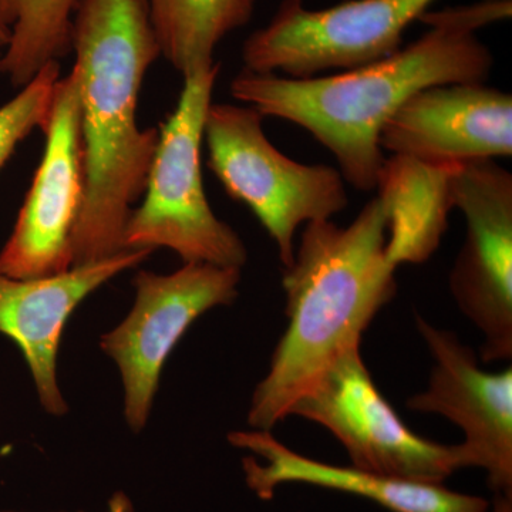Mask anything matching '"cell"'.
<instances>
[{
	"instance_id": "obj_1",
	"label": "cell",
	"mask_w": 512,
	"mask_h": 512,
	"mask_svg": "<svg viewBox=\"0 0 512 512\" xmlns=\"http://www.w3.org/2000/svg\"><path fill=\"white\" fill-rule=\"evenodd\" d=\"M511 15L512 0L429 10L420 18L429 30L379 62L309 79L242 69L229 90L262 116L305 128L335 156L345 183L370 192L386 160L379 144L384 124L426 87L484 83L494 57L477 30Z\"/></svg>"
},
{
	"instance_id": "obj_2",
	"label": "cell",
	"mask_w": 512,
	"mask_h": 512,
	"mask_svg": "<svg viewBox=\"0 0 512 512\" xmlns=\"http://www.w3.org/2000/svg\"><path fill=\"white\" fill-rule=\"evenodd\" d=\"M80 94L84 195L72 268L123 251L124 228L146 190L157 128L137 123L141 84L161 56L146 0H79L72 20Z\"/></svg>"
},
{
	"instance_id": "obj_3",
	"label": "cell",
	"mask_w": 512,
	"mask_h": 512,
	"mask_svg": "<svg viewBox=\"0 0 512 512\" xmlns=\"http://www.w3.org/2000/svg\"><path fill=\"white\" fill-rule=\"evenodd\" d=\"M387 227L379 195L346 227L332 220L305 225L282 276L288 326L252 394V429L271 431L291 416L339 357L360 348L377 313L393 301L397 266L387 255Z\"/></svg>"
},
{
	"instance_id": "obj_4",
	"label": "cell",
	"mask_w": 512,
	"mask_h": 512,
	"mask_svg": "<svg viewBox=\"0 0 512 512\" xmlns=\"http://www.w3.org/2000/svg\"><path fill=\"white\" fill-rule=\"evenodd\" d=\"M220 63L184 76L177 107L165 121L148 173L144 200L124 228V249L167 248L184 264L242 269L248 249L212 211L202 184L201 147Z\"/></svg>"
},
{
	"instance_id": "obj_5",
	"label": "cell",
	"mask_w": 512,
	"mask_h": 512,
	"mask_svg": "<svg viewBox=\"0 0 512 512\" xmlns=\"http://www.w3.org/2000/svg\"><path fill=\"white\" fill-rule=\"evenodd\" d=\"M265 117L254 107L211 103L204 123L208 167L229 197L254 212L288 268L299 227L332 220L349 205L338 168L302 164L266 137Z\"/></svg>"
},
{
	"instance_id": "obj_6",
	"label": "cell",
	"mask_w": 512,
	"mask_h": 512,
	"mask_svg": "<svg viewBox=\"0 0 512 512\" xmlns=\"http://www.w3.org/2000/svg\"><path fill=\"white\" fill-rule=\"evenodd\" d=\"M436 2L346 0L311 10L302 0H284L271 22L245 40L244 69L309 79L379 62L402 49L404 32Z\"/></svg>"
},
{
	"instance_id": "obj_7",
	"label": "cell",
	"mask_w": 512,
	"mask_h": 512,
	"mask_svg": "<svg viewBox=\"0 0 512 512\" xmlns=\"http://www.w3.org/2000/svg\"><path fill=\"white\" fill-rule=\"evenodd\" d=\"M291 416L330 431L352 466L416 483L443 484L468 468L461 444L434 443L410 430L379 392L360 348L339 357Z\"/></svg>"
},
{
	"instance_id": "obj_8",
	"label": "cell",
	"mask_w": 512,
	"mask_h": 512,
	"mask_svg": "<svg viewBox=\"0 0 512 512\" xmlns=\"http://www.w3.org/2000/svg\"><path fill=\"white\" fill-rule=\"evenodd\" d=\"M241 272L188 262L171 274L134 276L133 309L100 340L101 350L119 367L124 417L134 433L146 427L168 356L195 320L238 298Z\"/></svg>"
},
{
	"instance_id": "obj_9",
	"label": "cell",
	"mask_w": 512,
	"mask_h": 512,
	"mask_svg": "<svg viewBox=\"0 0 512 512\" xmlns=\"http://www.w3.org/2000/svg\"><path fill=\"white\" fill-rule=\"evenodd\" d=\"M451 205L466 218V239L451 268V295L480 332L485 363L512 357V174L495 160L456 164Z\"/></svg>"
},
{
	"instance_id": "obj_10",
	"label": "cell",
	"mask_w": 512,
	"mask_h": 512,
	"mask_svg": "<svg viewBox=\"0 0 512 512\" xmlns=\"http://www.w3.org/2000/svg\"><path fill=\"white\" fill-rule=\"evenodd\" d=\"M42 131L45 153L0 251V271L10 278H46L72 268V234L84 195L76 67L57 82Z\"/></svg>"
},
{
	"instance_id": "obj_11",
	"label": "cell",
	"mask_w": 512,
	"mask_h": 512,
	"mask_svg": "<svg viewBox=\"0 0 512 512\" xmlns=\"http://www.w3.org/2000/svg\"><path fill=\"white\" fill-rule=\"evenodd\" d=\"M433 367L423 392L407 400L412 412L437 414L464 433L468 468L485 471L495 494L512 497V369L487 372L453 330L414 318Z\"/></svg>"
},
{
	"instance_id": "obj_12",
	"label": "cell",
	"mask_w": 512,
	"mask_h": 512,
	"mask_svg": "<svg viewBox=\"0 0 512 512\" xmlns=\"http://www.w3.org/2000/svg\"><path fill=\"white\" fill-rule=\"evenodd\" d=\"M393 156L450 167L512 156V96L484 83L440 84L410 97L380 131Z\"/></svg>"
},
{
	"instance_id": "obj_13",
	"label": "cell",
	"mask_w": 512,
	"mask_h": 512,
	"mask_svg": "<svg viewBox=\"0 0 512 512\" xmlns=\"http://www.w3.org/2000/svg\"><path fill=\"white\" fill-rule=\"evenodd\" d=\"M153 252L123 249L109 258L46 278L15 279L0 271V333L22 350L39 402L47 413L63 416L69 412L56 372L67 320L90 293L114 276L136 268Z\"/></svg>"
},
{
	"instance_id": "obj_14",
	"label": "cell",
	"mask_w": 512,
	"mask_h": 512,
	"mask_svg": "<svg viewBox=\"0 0 512 512\" xmlns=\"http://www.w3.org/2000/svg\"><path fill=\"white\" fill-rule=\"evenodd\" d=\"M231 446L252 456L242 460L245 481L261 500H271L285 484H306L366 498L390 512H488L490 503L477 495L457 493L443 484L416 483L353 466H332L296 453L271 431H231Z\"/></svg>"
},
{
	"instance_id": "obj_15",
	"label": "cell",
	"mask_w": 512,
	"mask_h": 512,
	"mask_svg": "<svg viewBox=\"0 0 512 512\" xmlns=\"http://www.w3.org/2000/svg\"><path fill=\"white\" fill-rule=\"evenodd\" d=\"M450 167L393 156L384 160L376 190L389 214L387 255L394 266L423 264L440 247L453 210Z\"/></svg>"
},
{
	"instance_id": "obj_16",
	"label": "cell",
	"mask_w": 512,
	"mask_h": 512,
	"mask_svg": "<svg viewBox=\"0 0 512 512\" xmlns=\"http://www.w3.org/2000/svg\"><path fill=\"white\" fill-rule=\"evenodd\" d=\"M161 56L188 76L215 64L222 40L248 25L255 0H146Z\"/></svg>"
},
{
	"instance_id": "obj_17",
	"label": "cell",
	"mask_w": 512,
	"mask_h": 512,
	"mask_svg": "<svg viewBox=\"0 0 512 512\" xmlns=\"http://www.w3.org/2000/svg\"><path fill=\"white\" fill-rule=\"evenodd\" d=\"M79 0H0V23L10 42L0 73L16 87L26 86L47 63L72 52V20Z\"/></svg>"
},
{
	"instance_id": "obj_18",
	"label": "cell",
	"mask_w": 512,
	"mask_h": 512,
	"mask_svg": "<svg viewBox=\"0 0 512 512\" xmlns=\"http://www.w3.org/2000/svg\"><path fill=\"white\" fill-rule=\"evenodd\" d=\"M59 79L60 64L53 60L23 86L15 99L0 109V170L15 153L20 141L36 127L42 130L45 127Z\"/></svg>"
},
{
	"instance_id": "obj_19",
	"label": "cell",
	"mask_w": 512,
	"mask_h": 512,
	"mask_svg": "<svg viewBox=\"0 0 512 512\" xmlns=\"http://www.w3.org/2000/svg\"><path fill=\"white\" fill-rule=\"evenodd\" d=\"M2 512H23V511H2ZM107 512H134L133 504L128 500L126 494L116 493L109 501Z\"/></svg>"
},
{
	"instance_id": "obj_20",
	"label": "cell",
	"mask_w": 512,
	"mask_h": 512,
	"mask_svg": "<svg viewBox=\"0 0 512 512\" xmlns=\"http://www.w3.org/2000/svg\"><path fill=\"white\" fill-rule=\"evenodd\" d=\"M488 512H512V497L495 494L494 503Z\"/></svg>"
},
{
	"instance_id": "obj_21",
	"label": "cell",
	"mask_w": 512,
	"mask_h": 512,
	"mask_svg": "<svg viewBox=\"0 0 512 512\" xmlns=\"http://www.w3.org/2000/svg\"><path fill=\"white\" fill-rule=\"evenodd\" d=\"M10 42V30L5 25L0 23V49L9 45Z\"/></svg>"
},
{
	"instance_id": "obj_22",
	"label": "cell",
	"mask_w": 512,
	"mask_h": 512,
	"mask_svg": "<svg viewBox=\"0 0 512 512\" xmlns=\"http://www.w3.org/2000/svg\"><path fill=\"white\" fill-rule=\"evenodd\" d=\"M2 55H3V52H2V50H0V60H2Z\"/></svg>"
}]
</instances>
